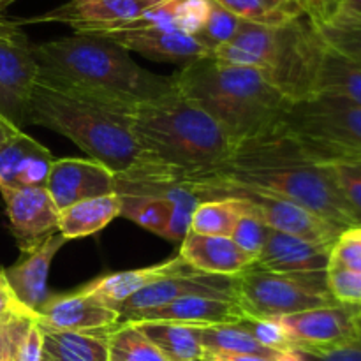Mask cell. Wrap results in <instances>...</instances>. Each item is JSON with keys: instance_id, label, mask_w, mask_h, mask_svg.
Masks as SVG:
<instances>
[{"instance_id": "277c9868", "label": "cell", "mask_w": 361, "mask_h": 361, "mask_svg": "<svg viewBox=\"0 0 361 361\" xmlns=\"http://www.w3.org/2000/svg\"><path fill=\"white\" fill-rule=\"evenodd\" d=\"M173 83L180 95L226 130L235 148L277 129L293 104L254 67L215 56L182 66L173 74Z\"/></svg>"}, {"instance_id": "5b68a950", "label": "cell", "mask_w": 361, "mask_h": 361, "mask_svg": "<svg viewBox=\"0 0 361 361\" xmlns=\"http://www.w3.org/2000/svg\"><path fill=\"white\" fill-rule=\"evenodd\" d=\"M39 71L127 104L155 101L175 90L173 76L137 66L129 51L108 39L76 34L34 44Z\"/></svg>"}, {"instance_id": "816d5d0a", "label": "cell", "mask_w": 361, "mask_h": 361, "mask_svg": "<svg viewBox=\"0 0 361 361\" xmlns=\"http://www.w3.org/2000/svg\"><path fill=\"white\" fill-rule=\"evenodd\" d=\"M13 2H16V0H0V14H2V11L6 9L7 6H11Z\"/></svg>"}, {"instance_id": "2e32d148", "label": "cell", "mask_w": 361, "mask_h": 361, "mask_svg": "<svg viewBox=\"0 0 361 361\" xmlns=\"http://www.w3.org/2000/svg\"><path fill=\"white\" fill-rule=\"evenodd\" d=\"M108 39L127 51H136L157 62L185 63L212 56V51L194 35L175 28H118V30L87 32Z\"/></svg>"}, {"instance_id": "9c48e42d", "label": "cell", "mask_w": 361, "mask_h": 361, "mask_svg": "<svg viewBox=\"0 0 361 361\" xmlns=\"http://www.w3.org/2000/svg\"><path fill=\"white\" fill-rule=\"evenodd\" d=\"M37 78L34 44L20 21L0 14V115L20 129L27 122L28 102Z\"/></svg>"}, {"instance_id": "7bdbcfd3", "label": "cell", "mask_w": 361, "mask_h": 361, "mask_svg": "<svg viewBox=\"0 0 361 361\" xmlns=\"http://www.w3.org/2000/svg\"><path fill=\"white\" fill-rule=\"evenodd\" d=\"M23 316H34L28 312L23 305L16 300L13 289H11L9 282H7L4 268H0V324L9 323V321L16 319V317Z\"/></svg>"}, {"instance_id": "ba28073f", "label": "cell", "mask_w": 361, "mask_h": 361, "mask_svg": "<svg viewBox=\"0 0 361 361\" xmlns=\"http://www.w3.org/2000/svg\"><path fill=\"white\" fill-rule=\"evenodd\" d=\"M233 298L252 319H277L337 303L328 289L326 271L279 274L254 267L235 275Z\"/></svg>"}, {"instance_id": "f1b7e54d", "label": "cell", "mask_w": 361, "mask_h": 361, "mask_svg": "<svg viewBox=\"0 0 361 361\" xmlns=\"http://www.w3.org/2000/svg\"><path fill=\"white\" fill-rule=\"evenodd\" d=\"M240 20L249 23L282 27L307 16L303 0H214Z\"/></svg>"}, {"instance_id": "cb8c5ba5", "label": "cell", "mask_w": 361, "mask_h": 361, "mask_svg": "<svg viewBox=\"0 0 361 361\" xmlns=\"http://www.w3.org/2000/svg\"><path fill=\"white\" fill-rule=\"evenodd\" d=\"M120 196L116 192L78 201L59 214V233L66 240L85 238L104 229L120 217Z\"/></svg>"}, {"instance_id": "f35d334b", "label": "cell", "mask_w": 361, "mask_h": 361, "mask_svg": "<svg viewBox=\"0 0 361 361\" xmlns=\"http://www.w3.org/2000/svg\"><path fill=\"white\" fill-rule=\"evenodd\" d=\"M328 267L361 271V226L344 229L334 243Z\"/></svg>"}, {"instance_id": "f546056e", "label": "cell", "mask_w": 361, "mask_h": 361, "mask_svg": "<svg viewBox=\"0 0 361 361\" xmlns=\"http://www.w3.org/2000/svg\"><path fill=\"white\" fill-rule=\"evenodd\" d=\"M120 196V217L136 222L154 235L166 238L173 215V204L161 194L122 192Z\"/></svg>"}, {"instance_id": "8d00e7d4", "label": "cell", "mask_w": 361, "mask_h": 361, "mask_svg": "<svg viewBox=\"0 0 361 361\" xmlns=\"http://www.w3.org/2000/svg\"><path fill=\"white\" fill-rule=\"evenodd\" d=\"M326 281L335 302L361 307V271L328 267Z\"/></svg>"}, {"instance_id": "7dc6e473", "label": "cell", "mask_w": 361, "mask_h": 361, "mask_svg": "<svg viewBox=\"0 0 361 361\" xmlns=\"http://www.w3.org/2000/svg\"><path fill=\"white\" fill-rule=\"evenodd\" d=\"M20 130H23V129L13 126L9 120H6L2 115H0V147H2V145L6 143L11 136H14L16 133H20Z\"/></svg>"}, {"instance_id": "4fadbf2b", "label": "cell", "mask_w": 361, "mask_h": 361, "mask_svg": "<svg viewBox=\"0 0 361 361\" xmlns=\"http://www.w3.org/2000/svg\"><path fill=\"white\" fill-rule=\"evenodd\" d=\"M166 0H67L23 23H63L76 34L109 30L134 20Z\"/></svg>"}, {"instance_id": "7c38bea8", "label": "cell", "mask_w": 361, "mask_h": 361, "mask_svg": "<svg viewBox=\"0 0 361 361\" xmlns=\"http://www.w3.org/2000/svg\"><path fill=\"white\" fill-rule=\"evenodd\" d=\"M13 236L28 254L59 233V208L46 187H0Z\"/></svg>"}, {"instance_id": "1f68e13d", "label": "cell", "mask_w": 361, "mask_h": 361, "mask_svg": "<svg viewBox=\"0 0 361 361\" xmlns=\"http://www.w3.org/2000/svg\"><path fill=\"white\" fill-rule=\"evenodd\" d=\"M108 361H169L164 353L140 330L136 323L122 321L108 334Z\"/></svg>"}, {"instance_id": "52a82bcc", "label": "cell", "mask_w": 361, "mask_h": 361, "mask_svg": "<svg viewBox=\"0 0 361 361\" xmlns=\"http://www.w3.org/2000/svg\"><path fill=\"white\" fill-rule=\"evenodd\" d=\"M281 129L321 164L361 161V108L345 99L312 95L293 102Z\"/></svg>"}, {"instance_id": "681fc988", "label": "cell", "mask_w": 361, "mask_h": 361, "mask_svg": "<svg viewBox=\"0 0 361 361\" xmlns=\"http://www.w3.org/2000/svg\"><path fill=\"white\" fill-rule=\"evenodd\" d=\"M275 361H305V358L302 356V353L298 351H286L279 355V358Z\"/></svg>"}, {"instance_id": "44dd1931", "label": "cell", "mask_w": 361, "mask_h": 361, "mask_svg": "<svg viewBox=\"0 0 361 361\" xmlns=\"http://www.w3.org/2000/svg\"><path fill=\"white\" fill-rule=\"evenodd\" d=\"M53 161L44 145L20 130L0 147V187H44Z\"/></svg>"}, {"instance_id": "d4e9b609", "label": "cell", "mask_w": 361, "mask_h": 361, "mask_svg": "<svg viewBox=\"0 0 361 361\" xmlns=\"http://www.w3.org/2000/svg\"><path fill=\"white\" fill-rule=\"evenodd\" d=\"M316 95L341 97L361 108V63L331 46H324L317 73Z\"/></svg>"}, {"instance_id": "e575fe53", "label": "cell", "mask_w": 361, "mask_h": 361, "mask_svg": "<svg viewBox=\"0 0 361 361\" xmlns=\"http://www.w3.org/2000/svg\"><path fill=\"white\" fill-rule=\"evenodd\" d=\"M326 166L345 203L361 226V161L330 162Z\"/></svg>"}, {"instance_id": "603a6c76", "label": "cell", "mask_w": 361, "mask_h": 361, "mask_svg": "<svg viewBox=\"0 0 361 361\" xmlns=\"http://www.w3.org/2000/svg\"><path fill=\"white\" fill-rule=\"evenodd\" d=\"M190 267L182 257L176 256L173 259L164 261V263L154 264V267L106 275V277H101L92 282V284H88L85 289L94 293L95 296H99L108 305L116 307L126 302V300H129L133 295H136L137 291L150 286L152 282L171 277V275L176 274H183Z\"/></svg>"}, {"instance_id": "d6986e66", "label": "cell", "mask_w": 361, "mask_h": 361, "mask_svg": "<svg viewBox=\"0 0 361 361\" xmlns=\"http://www.w3.org/2000/svg\"><path fill=\"white\" fill-rule=\"evenodd\" d=\"M334 243L310 242L270 229L267 245L263 247L252 267L279 274L326 271Z\"/></svg>"}, {"instance_id": "ac0fdd59", "label": "cell", "mask_w": 361, "mask_h": 361, "mask_svg": "<svg viewBox=\"0 0 361 361\" xmlns=\"http://www.w3.org/2000/svg\"><path fill=\"white\" fill-rule=\"evenodd\" d=\"M245 312L228 296H185L168 305L127 316L123 321H171V323L194 324V326H214V324H238L245 319Z\"/></svg>"}, {"instance_id": "e0dca14e", "label": "cell", "mask_w": 361, "mask_h": 361, "mask_svg": "<svg viewBox=\"0 0 361 361\" xmlns=\"http://www.w3.org/2000/svg\"><path fill=\"white\" fill-rule=\"evenodd\" d=\"M46 190L60 210L90 197L116 192V176L94 159H55L49 168Z\"/></svg>"}, {"instance_id": "d590c367", "label": "cell", "mask_w": 361, "mask_h": 361, "mask_svg": "<svg viewBox=\"0 0 361 361\" xmlns=\"http://www.w3.org/2000/svg\"><path fill=\"white\" fill-rule=\"evenodd\" d=\"M270 229L264 221H261L257 215L247 212L242 219L236 224L235 231L229 238L236 243L242 250H245L247 254L254 256L257 259V256L261 254L263 247L267 245V240L270 236Z\"/></svg>"}, {"instance_id": "d6a6232c", "label": "cell", "mask_w": 361, "mask_h": 361, "mask_svg": "<svg viewBox=\"0 0 361 361\" xmlns=\"http://www.w3.org/2000/svg\"><path fill=\"white\" fill-rule=\"evenodd\" d=\"M314 25L328 46L361 63V20L337 14L324 23Z\"/></svg>"}, {"instance_id": "bcb514c9", "label": "cell", "mask_w": 361, "mask_h": 361, "mask_svg": "<svg viewBox=\"0 0 361 361\" xmlns=\"http://www.w3.org/2000/svg\"><path fill=\"white\" fill-rule=\"evenodd\" d=\"M201 361H271L261 356L252 355H238V353H217V351H204Z\"/></svg>"}, {"instance_id": "83f0119b", "label": "cell", "mask_w": 361, "mask_h": 361, "mask_svg": "<svg viewBox=\"0 0 361 361\" xmlns=\"http://www.w3.org/2000/svg\"><path fill=\"white\" fill-rule=\"evenodd\" d=\"M249 212V204L235 196L204 200L194 210L189 231L208 236H231L240 219Z\"/></svg>"}, {"instance_id": "c3c4849f", "label": "cell", "mask_w": 361, "mask_h": 361, "mask_svg": "<svg viewBox=\"0 0 361 361\" xmlns=\"http://www.w3.org/2000/svg\"><path fill=\"white\" fill-rule=\"evenodd\" d=\"M338 14H345V16H353L361 20V0H344Z\"/></svg>"}, {"instance_id": "ab89813d", "label": "cell", "mask_w": 361, "mask_h": 361, "mask_svg": "<svg viewBox=\"0 0 361 361\" xmlns=\"http://www.w3.org/2000/svg\"><path fill=\"white\" fill-rule=\"evenodd\" d=\"M35 316H23L0 324V361H18L21 338Z\"/></svg>"}, {"instance_id": "836d02e7", "label": "cell", "mask_w": 361, "mask_h": 361, "mask_svg": "<svg viewBox=\"0 0 361 361\" xmlns=\"http://www.w3.org/2000/svg\"><path fill=\"white\" fill-rule=\"evenodd\" d=\"M242 21L243 20H240L238 16H235V14L229 13L228 9L219 6L217 2L210 0V11H208L204 25L194 37H196L201 44L207 46L212 51V56H214V51L219 46L228 44V42L235 37Z\"/></svg>"}, {"instance_id": "60d3db41", "label": "cell", "mask_w": 361, "mask_h": 361, "mask_svg": "<svg viewBox=\"0 0 361 361\" xmlns=\"http://www.w3.org/2000/svg\"><path fill=\"white\" fill-rule=\"evenodd\" d=\"M210 11V0H180L178 30L196 35L204 25Z\"/></svg>"}, {"instance_id": "7402d4cb", "label": "cell", "mask_w": 361, "mask_h": 361, "mask_svg": "<svg viewBox=\"0 0 361 361\" xmlns=\"http://www.w3.org/2000/svg\"><path fill=\"white\" fill-rule=\"evenodd\" d=\"M180 257L190 268L212 275H238L256 263L228 236H208L189 231L182 240Z\"/></svg>"}, {"instance_id": "b9f144b4", "label": "cell", "mask_w": 361, "mask_h": 361, "mask_svg": "<svg viewBox=\"0 0 361 361\" xmlns=\"http://www.w3.org/2000/svg\"><path fill=\"white\" fill-rule=\"evenodd\" d=\"M305 361H361V324L355 338L337 348L321 349V351H298Z\"/></svg>"}, {"instance_id": "ffe728a7", "label": "cell", "mask_w": 361, "mask_h": 361, "mask_svg": "<svg viewBox=\"0 0 361 361\" xmlns=\"http://www.w3.org/2000/svg\"><path fill=\"white\" fill-rule=\"evenodd\" d=\"M67 240L60 233L46 240L41 247L32 252L23 254L16 264L4 268L7 282L13 289L18 302L35 316L49 298L48 293V274L53 257L66 245Z\"/></svg>"}, {"instance_id": "9a60e30c", "label": "cell", "mask_w": 361, "mask_h": 361, "mask_svg": "<svg viewBox=\"0 0 361 361\" xmlns=\"http://www.w3.org/2000/svg\"><path fill=\"white\" fill-rule=\"evenodd\" d=\"M235 291V275H212L189 268L183 274L171 275V277L161 279L152 282L145 289L137 291L129 300L116 305L115 309L120 312L122 321L127 316L143 312V310L157 309V307L168 305L175 300L185 298V296H228L233 298Z\"/></svg>"}, {"instance_id": "74e56055", "label": "cell", "mask_w": 361, "mask_h": 361, "mask_svg": "<svg viewBox=\"0 0 361 361\" xmlns=\"http://www.w3.org/2000/svg\"><path fill=\"white\" fill-rule=\"evenodd\" d=\"M240 326L245 328L261 345L274 351L286 353V351H295L293 342L282 324L277 319H252V317H245L240 321Z\"/></svg>"}, {"instance_id": "db71d44e", "label": "cell", "mask_w": 361, "mask_h": 361, "mask_svg": "<svg viewBox=\"0 0 361 361\" xmlns=\"http://www.w3.org/2000/svg\"><path fill=\"white\" fill-rule=\"evenodd\" d=\"M189 361H201V360H189Z\"/></svg>"}, {"instance_id": "4316f807", "label": "cell", "mask_w": 361, "mask_h": 361, "mask_svg": "<svg viewBox=\"0 0 361 361\" xmlns=\"http://www.w3.org/2000/svg\"><path fill=\"white\" fill-rule=\"evenodd\" d=\"M44 353L53 361H108V334L53 331L42 328Z\"/></svg>"}, {"instance_id": "484cf974", "label": "cell", "mask_w": 361, "mask_h": 361, "mask_svg": "<svg viewBox=\"0 0 361 361\" xmlns=\"http://www.w3.org/2000/svg\"><path fill=\"white\" fill-rule=\"evenodd\" d=\"M140 330L164 353L169 361H189L203 358L200 328L194 324L171 321H141Z\"/></svg>"}, {"instance_id": "8fae6325", "label": "cell", "mask_w": 361, "mask_h": 361, "mask_svg": "<svg viewBox=\"0 0 361 361\" xmlns=\"http://www.w3.org/2000/svg\"><path fill=\"white\" fill-rule=\"evenodd\" d=\"M293 342L295 351H321L337 348L356 337L361 307L335 303L277 317Z\"/></svg>"}, {"instance_id": "3957f363", "label": "cell", "mask_w": 361, "mask_h": 361, "mask_svg": "<svg viewBox=\"0 0 361 361\" xmlns=\"http://www.w3.org/2000/svg\"><path fill=\"white\" fill-rule=\"evenodd\" d=\"M133 130L150 162V175L122 187L190 182L215 171L235 152L226 130L176 88L137 104Z\"/></svg>"}, {"instance_id": "ee69618b", "label": "cell", "mask_w": 361, "mask_h": 361, "mask_svg": "<svg viewBox=\"0 0 361 361\" xmlns=\"http://www.w3.org/2000/svg\"><path fill=\"white\" fill-rule=\"evenodd\" d=\"M44 356V338H42V328L39 326L37 319H34L25 331L21 338L18 361H42Z\"/></svg>"}, {"instance_id": "5bb4252c", "label": "cell", "mask_w": 361, "mask_h": 361, "mask_svg": "<svg viewBox=\"0 0 361 361\" xmlns=\"http://www.w3.org/2000/svg\"><path fill=\"white\" fill-rule=\"evenodd\" d=\"M35 319L44 330L78 334H109L122 323L115 307L85 288L74 295L49 296L37 310Z\"/></svg>"}, {"instance_id": "f5cc1de1", "label": "cell", "mask_w": 361, "mask_h": 361, "mask_svg": "<svg viewBox=\"0 0 361 361\" xmlns=\"http://www.w3.org/2000/svg\"><path fill=\"white\" fill-rule=\"evenodd\" d=\"M42 361H53L51 358H49V356L48 355H46V353H44V356H42Z\"/></svg>"}, {"instance_id": "4dcf8cb0", "label": "cell", "mask_w": 361, "mask_h": 361, "mask_svg": "<svg viewBox=\"0 0 361 361\" xmlns=\"http://www.w3.org/2000/svg\"><path fill=\"white\" fill-rule=\"evenodd\" d=\"M201 345L203 351L217 353H238V355L261 356L275 361L281 353L261 345L245 328L240 324H214V326H201Z\"/></svg>"}, {"instance_id": "f907efd6", "label": "cell", "mask_w": 361, "mask_h": 361, "mask_svg": "<svg viewBox=\"0 0 361 361\" xmlns=\"http://www.w3.org/2000/svg\"><path fill=\"white\" fill-rule=\"evenodd\" d=\"M342 4H344V0H328V6H330V20L334 16H337L338 11H341Z\"/></svg>"}, {"instance_id": "f6af8a7d", "label": "cell", "mask_w": 361, "mask_h": 361, "mask_svg": "<svg viewBox=\"0 0 361 361\" xmlns=\"http://www.w3.org/2000/svg\"><path fill=\"white\" fill-rule=\"evenodd\" d=\"M305 13L314 23H324L330 20V6L328 0H303Z\"/></svg>"}, {"instance_id": "8992f818", "label": "cell", "mask_w": 361, "mask_h": 361, "mask_svg": "<svg viewBox=\"0 0 361 361\" xmlns=\"http://www.w3.org/2000/svg\"><path fill=\"white\" fill-rule=\"evenodd\" d=\"M324 41L309 16L282 27L242 21L235 37L214 51L215 59L254 67L289 102L316 95Z\"/></svg>"}, {"instance_id": "7a4b0ae2", "label": "cell", "mask_w": 361, "mask_h": 361, "mask_svg": "<svg viewBox=\"0 0 361 361\" xmlns=\"http://www.w3.org/2000/svg\"><path fill=\"white\" fill-rule=\"evenodd\" d=\"M136 106L39 71L27 122L66 136L88 159L106 166L116 176V183H133L150 175V162L133 130Z\"/></svg>"}, {"instance_id": "30bf717a", "label": "cell", "mask_w": 361, "mask_h": 361, "mask_svg": "<svg viewBox=\"0 0 361 361\" xmlns=\"http://www.w3.org/2000/svg\"><path fill=\"white\" fill-rule=\"evenodd\" d=\"M221 196H235L249 204L250 214L257 215L268 228L286 235L298 236L310 242L334 243L344 229L331 224L326 219L307 210L302 204L274 194L257 192L242 187H219L208 190L203 200H214Z\"/></svg>"}, {"instance_id": "6da1fadb", "label": "cell", "mask_w": 361, "mask_h": 361, "mask_svg": "<svg viewBox=\"0 0 361 361\" xmlns=\"http://www.w3.org/2000/svg\"><path fill=\"white\" fill-rule=\"evenodd\" d=\"M180 185L203 200L219 187H242L302 204L341 229L360 226L326 164L310 159L281 126L240 145L215 171ZM204 201V200H203Z\"/></svg>"}]
</instances>
